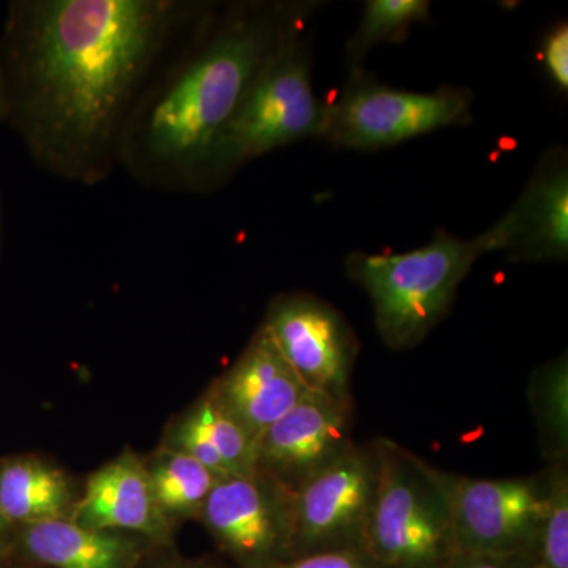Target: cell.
Instances as JSON below:
<instances>
[{
	"label": "cell",
	"mask_w": 568,
	"mask_h": 568,
	"mask_svg": "<svg viewBox=\"0 0 568 568\" xmlns=\"http://www.w3.org/2000/svg\"><path fill=\"white\" fill-rule=\"evenodd\" d=\"M534 414L540 429L544 450L556 463L567 454L568 437V369L567 357L545 365L532 383Z\"/></svg>",
	"instance_id": "obj_20"
},
{
	"label": "cell",
	"mask_w": 568,
	"mask_h": 568,
	"mask_svg": "<svg viewBox=\"0 0 568 568\" xmlns=\"http://www.w3.org/2000/svg\"><path fill=\"white\" fill-rule=\"evenodd\" d=\"M6 122V102H3L2 78H0V123Z\"/></svg>",
	"instance_id": "obj_27"
},
{
	"label": "cell",
	"mask_w": 568,
	"mask_h": 568,
	"mask_svg": "<svg viewBox=\"0 0 568 568\" xmlns=\"http://www.w3.org/2000/svg\"><path fill=\"white\" fill-rule=\"evenodd\" d=\"M488 253H495L488 231L476 239L437 231L413 252L349 254L346 272L368 294L383 342L405 351L420 345L448 315L470 268Z\"/></svg>",
	"instance_id": "obj_3"
},
{
	"label": "cell",
	"mask_w": 568,
	"mask_h": 568,
	"mask_svg": "<svg viewBox=\"0 0 568 568\" xmlns=\"http://www.w3.org/2000/svg\"><path fill=\"white\" fill-rule=\"evenodd\" d=\"M272 568H386L365 549H338L283 560Z\"/></svg>",
	"instance_id": "obj_22"
},
{
	"label": "cell",
	"mask_w": 568,
	"mask_h": 568,
	"mask_svg": "<svg viewBox=\"0 0 568 568\" xmlns=\"http://www.w3.org/2000/svg\"><path fill=\"white\" fill-rule=\"evenodd\" d=\"M455 552H534L548 508V477L470 478L447 474Z\"/></svg>",
	"instance_id": "obj_7"
},
{
	"label": "cell",
	"mask_w": 568,
	"mask_h": 568,
	"mask_svg": "<svg viewBox=\"0 0 568 568\" xmlns=\"http://www.w3.org/2000/svg\"><path fill=\"white\" fill-rule=\"evenodd\" d=\"M145 469L156 506L173 526L182 519L200 518L205 500L223 478L189 455L164 446L145 463Z\"/></svg>",
	"instance_id": "obj_17"
},
{
	"label": "cell",
	"mask_w": 568,
	"mask_h": 568,
	"mask_svg": "<svg viewBox=\"0 0 568 568\" xmlns=\"http://www.w3.org/2000/svg\"><path fill=\"white\" fill-rule=\"evenodd\" d=\"M365 551L386 568H444L455 555L447 473L379 439Z\"/></svg>",
	"instance_id": "obj_5"
},
{
	"label": "cell",
	"mask_w": 568,
	"mask_h": 568,
	"mask_svg": "<svg viewBox=\"0 0 568 568\" xmlns=\"http://www.w3.org/2000/svg\"><path fill=\"white\" fill-rule=\"evenodd\" d=\"M495 252L514 263H551L568 256V160L548 149L517 203L488 230Z\"/></svg>",
	"instance_id": "obj_12"
},
{
	"label": "cell",
	"mask_w": 568,
	"mask_h": 568,
	"mask_svg": "<svg viewBox=\"0 0 568 568\" xmlns=\"http://www.w3.org/2000/svg\"><path fill=\"white\" fill-rule=\"evenodd\" d=\"M197 519L242 568L293 556L294 493L263 474L220 478Z\"/></svg>",
	"instance_id": "obj_9"
},
{
	"label": "cell",
	"mask_w": 568,
	"mask_h": 568,
	"mask_svg": "<svg viewBox=\"0 0 568 568\" xmlns=\"http://www.w3.org/2000/svg\"><path fill=\"white\" fill-rule=\"evenodd\" d=\"M548 508L534 549L536 568H568V477L562 462L548 476Z\"/></svg>",
	"instance_id": "obj_21"
},
{
	"label": "cell",
	"mask_w": 568,
	"mask_h": 568,
	"mask_svg": "<svg viewBox=\"0 0 568 568\" xmlns=\"http://www.w3.org/2000/svg\"><path fill=\"white\" fill-rule=\"evenodd\" d=\"M70 519L84 528L163 544L174 528L156 506L145 463L133 452H123L89 476Z\"/></svg>",
	"instance_id": "obj_14"
},
{
	"label": "cell",
	"mask_w": 568,
	"mask_h": 568,
	"mask_svg": "<svg viewBox=\"0 0 568 568\" xmlns=\"http://www.w3.org/2000/svg\"><path fill=\"white\" fill-rule=\"evenodd\" d=\"M375 447L354 446L294 493L293 556L365 549L375 503Z\"/></svg>",
	"instance_id": "obj_8"
},
{
	"label": "cell",
	"mask_w": 568,
	"mask_h": 568,
	"mask_svg": "<svg viewBox=\"0 0 568 568\" xmlns=\"http://www.w3.org/2000/svg\"><path fill=\"white\" fill-rule=\"evenodd\" d=\"M14 528L0 514V567L13 560Z\"/></svg>",
	"instance_id": "obj_25"
},
{
	"label": "cell",
	"mask_w": 568,
	"mask_h": 568,
	"mask_svg": "<svg viewBox=\"0 0 568 568\" xmlns=\"http://www.w3.org/2000/svg\"><path fill=\"white\" fill-rule=\"evenodd\" d=\"M0 568H13V560H11V562L7 564V566L0 567Z\"/></svg>",
	"instance_id": "obj_29"
},
{
	"label": "cell",
	"mask_w": 568,
	"mask_h": 568,
	"mask_svg": "<svg viewBox=\"0 0 568 568\" xmlns=\"http://www.w3.org/2000/svg\"><path fill=\"white\" fill-rule=\"evenodd\" d=\"M78 497L65 470L39 455L0 458V514L14 529L70 519Z\"/></svg>",
	"instance_id": "obj_16"
},
{
	"label": "cell",
	"mask_w": 568,
	"mask_h": 568,
	"mask_svg": "<svg viewBox=\"0 0 568 568\" xmlns=\"http://www.w3.org/2000/svg\"><path fill=\"white\" fill-rule=\"evenodd\" d=\"M145 541L133 534L54 519L14 529L13 559L50 568H136Z\"/></svg>",
	"instance_id": "obj_15"
},
{
	"label": "cell",
	"mask_w": 568,
	"mask_h": 568,
	"mask_svg": "<svg viewBox=\"0 0 568 568\" xmlns=\"http://www.w3.org/2000/svg\"><path fill=\"white\" fill-rule=\"evenodd\" d=\"M209 3L14 0L0 37L6 122L33 162L80 185L119 166L138 103Z\"/></svg>",
	"instance_id": "obj_1"
},
{
	"label": "cell",
	"mask_w": 568,
	"mask_h": 568,
	"mask_svg": "<svg viewBox=\"0 0 568 568\" xmlns=\"http://www.w3.org/2000/svg\"><path fill=\"white\" fill-rule=\"evenodd\" d=\"M312 2L209 7L138 103L121 168L142 185L200 192L213 145L284 37Z\"/></svg>",
	"instance_id": "obj_2"
},
{
	"label": "cell",
	"mask_w": 568,
	"mask_h": 568,
	"mask_svg": "<svg viewBox=\"0 0 568 568\" xmlns=\"http://www.w3.org/2000/svg\"><path fill=\"white\" fill-rule=\"evenodd\" d=\"M263 325L310 392L351 402L357 343L334 306L315 295H280L268 306Z\"/></svg>",
	"instance_id": "obj_10"
},
{
	"label": "cell",
	"mask_w": 568,
	"mask_h": 568,
	"mask_svg": "<svg viewBox=\"0 0 568 568\" xmlns=\"http://www.w3.org/2000/svg\"><path fill=\"white\" fill-rule=\"evenodd\" d=\"M185 417L215 448L230 476H252L256 473V443L248 433L205 392Z\"/></svg>",
	"instance_id": "obj_19"
},
{
	"label": "cell",
	"mask_w": 568,
	"mask_h": 568,
	"mask_svg": "<svg viewBox=\"0 0 568 568\" xmlns=\"http://www.w3.org/2000/svg\"><path fill=\"white\" fill-rule=\"evenodd\" d=\"M327 103L313 89L304 24L284 37L226 123L205 166L200 192L223 185L246 163L294 142L323 138Z\"/></svg>",
	"instance_id": "obj_4"
},
{
	"label": "cell",
	"mask_w": 568,
	"mask_h": 568,
	"mask_svg": "<svg viewBox=\"0 0 568 568\" xmlns=\"http://www.w3.org/2000/svg\"><path fill=\"white\" fill-rule=\"evenodd\" d=\"M156 568H215L213 566H209V564L203 562H179V564H166V566L156 567Z\"/></svg>",
	"instance_id": "obj_26"
},
{
	"label": "cell",
	"mask_w": 568,
	"mask_h": 568,
	"mask_svg": "<svg viewBox=\"0 0 568 568\" xmlns=\"http://www.w3.org/2000/svg\"><path fill=\"white\" fill-rule=\"evenodd\" d=\"M474 93L444 85L436 92L392 89L362 69L351 73L345 91L327 104L323 140L349 151H376L407 140L466 125Z\"/></svg>",
	"instance_id": "obj_6"
},
{
	"label": "cell",
	"mask_w": 568,
	"mask_h": 568,
	"mask_svg": "<svg viewBox=\"0 0 568 568\" xmlns=\"http://www.w3.org/2000/svg\"><path fill=\"white\" fill-rule=\"evenodd\" d=\"M209 392L257 444L265 429L290 413L310 390L261 324L241 357Z\"/></svg>",
	"instance_id": "obj_13"
},
{
	"label": "cell",
	"mask_w": 568,
	"mask_h": 568,
	"mask_svg": "<svg viewBox=\"0 0 568 568\" xmlns=\"http://www.w3.org/2000/svg\"><path fill=\"white\" fill-rule=\"evenodd\" d=\"M428 0H368L357 31L346 44V61L358 69L368 52L383 43H398L410 29L429 20Z\"/></svg>",
	"instance_id": "obj_18"
},
{
	"label": "cell",
	"mask_w": 568,
	"mask_h": 568,
	"mask_svg": "<svg viewBox=\"0 0 568 568\" xmlns=\"http://www.w3.org/2000/svg\"><path fill=\"white\" fill-rule=\"evenodd\" d=\"M2 227H3L2 197H0V248H2Z\"/></svg>",
	"instance_id": "obj_28"
},
{
	"label": "cell",
	"mask_w": 568,
	"mask_h": 568,
	"mask_svg": "<svg viewBox=\"0 0 568 568\" xmlns=\"http://www.w3.org/2000/svg\"><path fill=\"white\" fill-rule=\"evenodd\" d=\"M354 446L351 402L308 392L257 439L256 473L295 493Z\"/></svg>",
	"instance_id": "obj_11"
},
{
	"label": "cell",
	"mask_w": 568,
	"mask_h": 568,
	"mask_svg": "<svg viewBox=\"0 0 568 568\" xmlns=\"http://www.w3.org/2000/svg\"><path fill=\"white\" fill-rule=\"evenodd\" d=\"M444 568H536V564L534 552L510 556L455 552Z\"/></svg>",
	"instance_id": "obj_24"
},
{
	"label": "cell",
	"mask_w": 568,
	"mask_h": 568,
	"mask_svg": "<svg viewBox=\"0 0 568 568\" xmlns=\"http://www.w3.org/2000/svg\"><path fill=\"white\" fill-rule=\"evenodd\" d=\"M541 62L549 80L555 82L560 92L568 91V26L559 22L547 33L541 43Z\"/></svg>",
	"instance_id": "obj_23"
}]
</instances>
